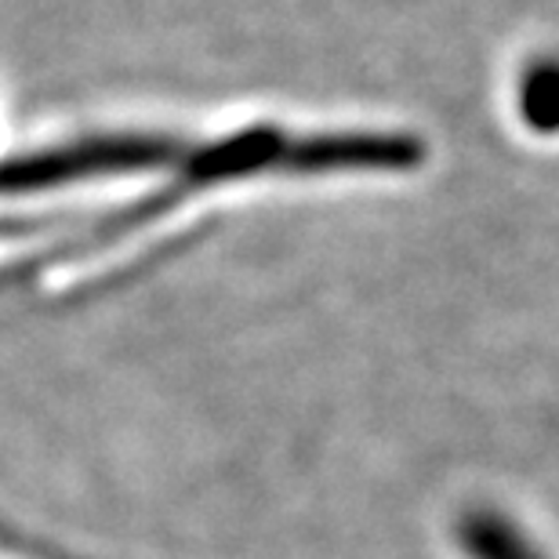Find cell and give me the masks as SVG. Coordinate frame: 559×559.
Segmentation results:
<instances>
[{
  "mask_svg": "<svg viewBox=\"0 0 559 559\" xmlns=\"http://www.w3.org/2000/svg\"><path fill=\"white\" fill-rule=\"evenodd\" d=\"M186 145L160 135H106L84 139L62 150L33 153L22 160L0 164V193H37V189L66 186L76 178L120 175V171H153L186 160Z\"/></svg>",
  "mask_w": 559,
  "mask_h": 559,
  "instance_id": "6da1fadb",
  "label": "cell"
},
{
  "mask_svg": "<svg viewBox=\"0 0 559 559\" xmlns=\"http://www.w3.org/2000/svg\"><path fill=\"white\" fill-rule=\"evenodd\" d=\"M457 542L465 545L468 559H549L527 538V531L490 509L468 512L457 527Z\"/></svg>",
  "mask_w": 559,
  "mask_h": 559,
  "instance_id": "7a4b0ae2",
  "label": "cell"
}]
</instances>
